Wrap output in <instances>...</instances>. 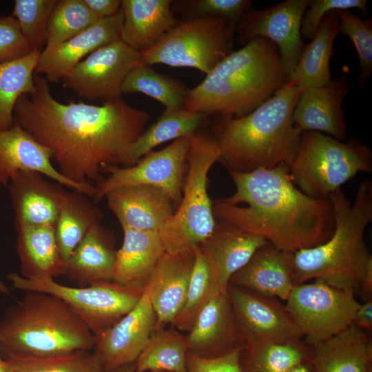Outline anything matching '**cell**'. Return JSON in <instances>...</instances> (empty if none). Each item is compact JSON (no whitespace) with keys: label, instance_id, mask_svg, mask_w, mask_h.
<instances>
[{"label":"cell","instance_id":"5bb4252c","mask_svg":"<svg viewBox=\"0 0 372 372\" xmlns=\"http://www.w3.org/2000/svg\"><path fill=\"white\" fill-rule=\"evenodd\" d=\"M309 0H285L262 10L249 8L236 26L238 42L244 46L256 37L273 41L289 79L304 46L300 27Z\"/></svg>","mask_w":372,"mask_h":372},{"label":"cell","instance_id":"4316f807","mask_svg":"<svg viewBox=\"0 0 372 372\" xmlns=\"http://www.w3.org/2000/svg\"><path fill=\"white\" fill-rule=\"evenodd\" d=\"M123 231V243L116 252L112 282L144 289L165 252L160 234L128 228Z\"/></svg>","mask_w":372,"mask_h":372},{"label":"cell","instance_id":"2e32d148","mask_svg":"<svg viewBox=\"0 0 372 372\" xmlns=\"http://www.w3.org/2000/svg\"><path fill=\"white\" fill-rule=\"evenodd\" d=\"M156 326V316L145 287L139 301L127 313L95 335L94 353L104 372L135 362Z\"/></svg>","mask_w":372,"mask_h":372},{"label":"cell","instance_id":"9c48e42d","mask_svg":"<svg viewBox=\"0 0 372 372\" xmlns=\"http://www.w3.org/2000/svg\"><path fill=\"white\" fill-rule=\"evenodd\" d=\"M236 27L212 17L188 18L140 53V63L197 69L207 74L232 52Z\"/></svg>","mask_w":372,"mask_h":372},{"label":"cell","instance_id":"d590c367","mask_svg":"<svg viewBox=\"0 0 372 372\" xmlns=\"http://www.w3.org/2000/svg\"><path fill=\"white\" fill-rule=\"evenodd\" d=\"M41 51L0 63V130L14 125L13 112L18 99L34 90V70Z\"/></svg>","mask_w":372,"mask_h":372},{"label":"cell","instance_id":"ba28073f","mask_svg":"<svg viewBox=\"0 0 372 372\" xmlns=\"http://www.w3.org/2000/svg\"><path fill=\"white\" fill-rule=\"evenodd\" d=\"M295 185L307 196L328 199L359 172L372 171V152L358 140L344 143L317 132H304L287 164Z\"/></svg>","mask_w":372,"mask_h":372},{"label":"cell","instance_id":"44dd1931","mask_svg":"<svg viewBox=\"0 0 372 372\" xmlns=\"http://www.w3.org/2000/svg\"><path fill=\"white\" fill-rule=\"evenodd\" d=\"M105 198L122 229L160 233L175 211L168 194L152 186L120 187Z\"/></svg>","mask_w":372,"mask_h":372},{"label":"cell","instance_id":"d6a6232c","mask_svg":"<svg viewBox=\"0 0 372 372\" xmlns=\"http://www.w3.org/2000/svg\"><path fill=\"white\" fill-rule=\"evenodd\" d=\"M101 210L78 190L66 191L56 224V235L62 260L65 262L94 225L100 224Z\"/></svg>","mask_w":372,"mask_h":372},{"label":"cell","instance_id":"816d5d0a","mask_svg":"<svg viewBox=\"0 0 372 372\" xmlns=\"http://www.w3.org/2000/svg\"><path fill=\"white\" fill-rule=\"evenodd\" d=\"M110 372H135L134 371V366H132V367H125L123 366V367H121L118 369H116V370H114L112 371H110Z\"/></svg>","mask_w":372,"mask_h":372},{"label":"cell","instance_id":"681fc988","mask_svg":"<svg viewBox=\"0 0 372 372\" xmlns=\"http://www.w3.org/2000/svg\"><path fill=\"white\" fill-rule=\"evenodd\" d=\"M289 372H314V371L311 362H307L295 366Z\"/></svg>","mask_w":372,"mask_h":372},{"label":"cell","instance_id":"d6986e66","mask_svg":"<svg viewBox=\"0 0 372 372\" xmlns=\"http://www.w3.org/2000/svg\"><path fill=\"white\" fill-rule=\"evenodd\" d=\"M123 13L100 19L94 25L47 53L41 52L34 74H44L48 82L66 77L85 57L98 48L121 40Z\"/></svg>","mask_w":372,"mask_h":372},{"label":"cell","instance_id":"8d00e7d4","mask_svg":"<svg viewBox=\"0 0 372 372\" xmlns=\"http://www.w3.org/2000/svg\"><path fill=\"white\" fill-rule=\"evenodd\" d=\"M189 89L182 83L139 63L124 79L121 94L143 93L162 103L167 111L183 108Z\"/></svg>","mask_w":372,"mask_h":372},{"label":"cell","instance_id":"5b68a950","mask_svg":"<svg viewBox=\"0 0 372 372\" xmlns=\"http://www.w3.org/2000/svg\"><path fill=\"white\" fill-rule=\"evenodd\" d=\"M335 227L331 237L316 247L293 253L295 286L320 279L355 296L362 280L372 269V257L364 240V231L372 220V181L360 184L353 204L341 189L329 197Z\"/></svg>","mask_w":372,"mask_h":372},{"label":"cell","instance_id":"f5cc1de1","mask_svg":"<svg viewBox=\"0 0 372 372\" xmlns=\"http://www.w3.org/2000/svg\"><path fill=\"white\" fill-rule=\"evenodd\" d=\"M0 291L6 293V294H10V290L7 287L6 285L0 280Z\"/></svg>","mask_w":372,"mask_h":372},{"label":"cell","instance_id":"603a6c76","mask_svg":"<svg viewBox=\"0 0 372 372\" xmlns=\"http://www.w3.org/2000/svg\"><path fill=\"white\" fill-rule=\"evenodd\" d=\"M292 260L293 253L267 242L231 276L229 284L262 296L286 301L295 287Z\"/></svg>","mask_w":372,"mask_h":372},{"label":"cell","instance_id":"f6af8a7d","mask_svg":"<svg viewBox=\"0 0 372 372\" xmlns=\"http://www.w3.org/2000/svg\"><path fill=\"white\" fill-rule=\"evenodd\" d=\"M31 52L16 18L0 16V63L22 58Z\"/></svg>","mask_w":372,"mask_h":372},{"label":"cell","instance_id":"3957f363","mask_svg":"<svg viewBox=\"0 0 372 372\" xmlns=\"http://www.w3.org/2000/svg\"><path fill=\"white\" fill-rule=\"evenodd\" d=\"M289 81L277 45L256 37L219 62L189 90L183 108L239 118L260 106Z\"/></svg>","mask_w":372,"mask_h":372},{"label":"cell","instance_id":"c3c4849f","mask_svg":"<svg viewBox=\"0 0 372 372\" xmlns=\"http://www.w3.org/2000/svg\"><path fill=\"white\" fill-rule=\"evenodd\" d=\"M353 324L361 329L369 332L372 330V300L360 304L355 311Z\"/></svg>","mask_w":372,"mask_h":372},{"label":"cell","instance_id":"7402d4cb","mask_svg":"<svg viewBox=\"0 0 372 372\" xmlns=\"http://www.w3.org/2000/svg\"><path fill=\"white\" fill-rule=\"evenodd\" d=\"M194 263L193 252H165L145 287L156 316V331L172 322L182 309Z\"/></svg>","mask_w":372,"mask_h":372},{"label":"cell","instance_id":"8992f818","mask_svg":"<svg viewBox=\"0 0 372 372\" xmlns=\"http://www.w3.org/2000/svg\"><path fill=\"white\" fill-rule=\"evenodd\" d=\"M95 336L62 300L26 291L0 321V347L8 353L48 356L94 348Z\"/></svg>","mask_w":372,"mask_h":372},{"label":"cell","instance_id":"f546056e","mask_svg":"<svg viewBox=\"0 0 372 372\" xmlns=\"http://www.w3.org/2000/svg\"><path fill=\"white\" fill-rule=\"evenodd\" d=\"M16 229L21 276L52 278L65 276L55 225H23Z\"/></svg>","mask_w":372,"mask_h":372},{"label":"cell","instance_id":"e575fe53","mask_svg":"<svg viewBox=\"0 0 372 372\" xmlns=\"http://www.w3.org/2000/svg\"><path fill=\"white\" fill-rule=\"evenodd\" d=\"M186 335L172 327L155 331L134 364L135 372H186Z\"/></svg>","mask_w":372,"mask_h":372},{"label":"cell","instance_id":"e0dca14e","mask_svg":"<svg viewBox=\"0 0 372 372\" xmlns=\"http://www.w3.org/2000/svg\"><path fill=\"white\" fill-rule=\"evenodd\" d=\"M51 151L37 142L21 127L0 130V184L7 187L12 178L22 171L42 174L70 189L80 191L90 198L96 192L94 185H81L65 178L52 163Z\"/></svg>","mask_w":372,"mask_h":372},{"label":"cell","instance_id":"7bdbcfd3","mask_svg":"<svg viewBox=\"0 0 372 372\" xmlns=\"http://www.w3.org/2000/svg\"><path fill=\"white\" fill-rule=\"evenodd\" d=\"M184 2L192 13L189 18H219L235 27L243 13L251 7V1L247 0H194Z\"/></svg>","mask_w":372,"mask_h":372},{"label":"cell","instance_id":"7a4b0ae2","mask_svg":"<svg viewBox=\"0 0 372 372\" xmlns=\"http://www.w3.org/2000/svg\"><path fill=\"white\" fill-rule=\"evenodd\" d=\"M229 174L236 190L213 202L219 220L291 253L320 245L332 235L335 221L329 198H313L302 192L287 164Z\"/></svg>","mask_w":372,"mask_h":372},{"label":"cell","instance_id":"b9f144b4","mask_svg":"<svg viewBox=\"0 0 372 372\" xmlns=\"http://www.w3.org/2000/svg\"><path fill=\"white\" fill-rule=\"evenodd\" d=\"M339 20V33L353 42L360 67L358 85L362 87L372 72V19H362L348 10H335Z\"/></svg>","mask_w":372,"mask_h":372},{"label":"cell","instance_id":"4dcf8cb0","mask_svg":"<svg viewBox=\"0 0 372 372\" xmlns=\"http://www.w3.org/2000/svg\"><path fill=\"white\" fill-rule=\"evenodd\" d=\"M338 34L339 20L335 10L331 11L321 20L311 41L304 46L289 81L301 91L329 83L330 60Z\"/></svg>","mask_w":372,"mask_h":372},{"label":"cell","instance_id":"52a82bcc","mask_svg":"<svg viewBox=\"0 0 372 372\" xmlns=\"http://www.w3.org/2000/svg\"><path fill=\"white\" fill-rule=\"evenodd\" d=\"M219 157L214 132L200 129L192 136L180 204L159 233L165 252H193L212 234L216 220L207 191L208 174Z\"/></svg>","mask_w":372,"mask_h":372},{"label":"cell","instance_id":"277c9868","mask_svg":"<svg viewBox=\"0 0 372 372\" xmlns=\"http://www.w3.org/2000/svg\"><path fill=\"white\" fill-rule=\"evenodd\" d=\"M303 91L288 83L251 113L221 117L214 129L220 157L228 172L247 173L288 164L299 147L302 132L292 114Z\"/></svg>","mask_w":372,"mask_h":372},{"label":"cell","instance_id":"d4e9b609","mask_svg":"<svg viewBox=\"0 0 372 372\" xmlns=\"http://www.w3.org/2000/svg\"><path fill=\"white\" fill-rule=\"evenodd\" d=\"M267 242L261 236L244 232L218 220L211 236L199 247L209 262L220 290L227 293L231 276Z\"/></svg>","mask_w":372,"mask_h":372},{"label":"cell","instance_id":"7c38bea8","mask_svg":"<svg viewBox=\"0 0 372 372\" xmlns=\"http://www.w3.org/2000/svg\"><path fill=\"white\" fill-rule=\"evenodd\" d=\"M192 136L179 138L161 150L149 152L134 165L105 167L103 172L107 176L96 186L94 203H99L110 192L120 187L147 185L166 192L176 209L182 198L187 156Z\"/></svg>","mask_w":372,"mask_h":372},{"label":"cell","instance_id":"7dc6e473","mask_svg":"<svg viewBox=\"0 0 372 372\" xmlns=\"http://www.w3.org/2000/svg\"><path fill=\"white\" fill-rule=\"evenodd\" d=\"M83 1L99 19L114 15L121 7V0H83Z\"/></svg>","mask_w":372,"mask_h":372},{"label":"cell","instance_id":"83f0119b","mask_svg":"<svg viewBox=\"0 0 372 372\" xmlns=\"http://www.w3.org/2000/svg\"><path fill=\"white\" fill-rule=\"evenodd\" d=\"M115 240L101 223L92 226L65 262V276L82 285L112 281Z\"/></svg>","mask_w":372,"mask_h":372},{"label":"cell","instance_id":"f35d334b","mask_svg":"<svg viewBox=\"0 0 372 372\" xmlns=\"http://www.w3.org/2000/svg\"><path fill=\"white\" fill-rule=\"evenodd\" d=\"M99 19L83 0L57 1L48 21L46 43L41 52L51 51L90 28Z\"/></svg>","mask_w":372,"mask_h":372},{"label":"cell","instance_id":"8fae6325","mask_svg":"<svg viewBox=\"0 0 372 372\" xmlns=\"http://www.w3.org/2000/svg\"><path fill=\"white\" fill-rule=\"evenodd\" d=\"M355 296L315 279L295 286L285 307L305 343L313 348L353 324L360 305Z\"/></svg>","mask_w":372,"mask_h":372},{"label":"cell","instance_id":"cb8c5ba5","mask_svg":"<svg viewBox=\"0 0 372 372\" xmlns=\"http://www.w3.org/2000/svg\"><path fill=\"white\" fill-rule=\"evenodd\" d=\"M188 352L204 357L230 352L242 343L227 293H216L186 335Z\"/></svg>","mask_w":372,"mask_h":372},{"label":"cell","instance_id":"30bf717a","mask_svg":"<svg viewBox=\"0 0 372 372\" xmlns=\"http://www.w3.org/2000/svg\"><path fill=\"white\" fill-rule=\"evenodd\" d=\"M14 288L54 295L65 302L95 335L116 324L139 301L144 289L122 286L112 281L82 287L61 285L48 277L8 275Z\"/></svg>","mask_w":372,"mask_h":372},{"label":"cell","instance_id":"74e56055","mask_svg":"<svg viewBox=\"0 0 372 372\" xmlns=\"http://www.w3.org/2000/svg\"><path fill=\"white\" fill-rule=\"evenodd\" d=\"M219 292L209 262L198 247L194 249V263L184 304L171 326L188 332L202 309Z\"/></svg>","mask_w":372,"mask_h":372},{"label":"cell","instance_id":"bcb514c9","mask_svg":"<svg viewBox=\"0 0 372 372\" xmlns=\"http://www.w3.org/2000/svg\"><path fill=\"white\" fill-rule=\"evenodd\" d=\"M243 345L214 357H204L188 352L186 372H242L240 355Z\"/></svg>","mask_w":372,"mask_h":372},{"label":"cell","instance_id":"836d02e7","mask_svg":"<svg viewBox=\"0 0 372 372\" xmlns=\"http://www.w3.org/2000/svg\"><path fill=\"white\" fill-rule=\"evenodd\" d=\"M313 348L302 339L244 344L240 355L242 372H289L311 362Z\"/></svg>","mask_w":372,"mask_h":372},{"label":"cell","instance_id":"9a60e30c","mask_svg":"<svg viewBox=\"0 0 372 372\" xmlns=\"http://www.w3.org/2000/svg\"><path fill=\"white\" fill-rule=\"evenodd\" d=\"M227 293L243 344L283 342L303 337L285 307L274 298L230 284Z\"/></svg>","mask_w":372,"mask_h":372},{"label":"cell","instance_id":"ffe728a7","mask_svg":"<svg viewBox=\"0 0 372 372\" xmlns=\"http://www.w3.org/2000/svg\"><path fill=\"white\" fill-rule=\"evenodd\" d=\"M349 90L348 78L341 76L326 85L303 91L292 114L296 127L344 140L347 125L342 105Z\"/></svg>","mask_w":372,"mask_h":372},{"label":"cell","instance_id":"ab89813d","mask_svg":"<svg viewBox=\"0 0 372 372\" xmlns=\"http://www.w3.org/2000/svg\"><path fill=\"white\" fill-rule=\"evenodd\" d=\"M6 360L14 372H104L97 357L89 351L48 356L8 353Z\"/></svg>","mask_w":372,"mask_h":372},{"label":"cell","instance_id":"484cf974","mask_svg":"<svg viewBox=\"0 0 372 372\" xmlns=\"http://www.w3.org/2000/svg\"><path fill=\"white\" fill-rule=\"evenodd\" d=\"M169 0H121V40L138 52L148 50L179 23Z\"/></svg>","mask_w":372,"mask_h":372},{"label":"cell","instance_id":"60d3db41","mask_svg":"<svg viewBox=\"0 0 372 372\" xmlns=\"http://www.w3.org/2000/svg\"><path fill=\"white\" fill-rule=\"evenodd\" d=\"M57 0H16L12 16L32 51H42L46 43L47 28Z\"/></svg>","mask_w":372,"mask_h":372},{"label":"cell","instance_id":"ee69618b","mask_svg":"<svg viewBox=\"0 0 372 372\" xmlns=\"http://www.w3.org/2000/svg\"><path fill=\"white\" fill-rule=\"evenodd\" d=\"M366 4V0H309L301 21V37L312 39L321 20L331 11L357 8L365 16L368 12Z\"/></svg>","mask_w":372,"mask_h":372},{"label":"cell","instance_id":"f907efd6","mask_svg":"<svg viewBox=\"0 0 372 372\" xmlns=\"http://www.w3.org/2000/svg\"><path fill=\"white\" fill-rule=\"evenodd\" d=\"M0 372H14L12 366L6 360L0 356Z\"/></svg>","mask_w":372,"mask_h":372},{"label":"cell","instance_id":"f1b7e54d","mask_svg":"<svg viewBox=\"0 0 372 372\" xmlns=\"http://www.w3.org/2000/svg\"><path fill=\"white\" fill-rule=\"evenodd\" d=\"M314 372H371L372 340L355 324L313 348Z\"/></svg>","mask_w":372,"mask_h":372},{"label":"cell","instance_id":"4fadbf2b","mask_svg":"<svg viewBox=\"0 0 372 372\" xmlns=\"http://www.w3.org/2000/svg\"><path fill=\"white\" fill-rule=\"evenodd\" d=\"M140 63V52L121 40L105 45L81 60L63 79L65 87L87 101L121 98L128 73Z\"/></svg>","mask_w":372,"mask_h":372},{"label":"cell","instance_id":"ac0fdd59","mask_svg":"<svg viewBox=\"0 0 372 372\" xmlns=\"http://www.w3.org/2000/svg\"><path fill=\"white\" fill-rule=\"evenodd\" d=\"M15 213L16 228L23 225H55L66 191L41 173L18 172L7 187Z\"/></svg>","mask_w":372,"mask_h":372},{"label":"cell","instance_id":"1f68e13d","mask_svg":"<svg viewBox=\"0 0 372 372\" xmlns=\"http://www.w3.org/2000/svg\"><path fill=\"white\" fill-rule=\"evenodd\" d=\"M208 116L184 108L165 110L161 116L130 147L123 167L136 164L156 146L169 141L192 136L200 130Z\"/></svg>","mask_w":372,"mask_h":372},{"label":"cell","instance_id":"6da1fadb","mask_svg":"<svg viewBox=\"0 0 372 372\" xmlns=\"http://www.w3.org/2000/svg\"><path fill=\"white\" fill-rule=\"evenodd\" d=\"M48 81L34 75V91L18 99L14 123L48 148L59 172L81 185L97 186L103 169L123 165L130 147L146 129L149 114L122 98L102 105L63 104L52 95Z\"/></svg>","mask_w":372,"mask_h":372}]
</instances>
